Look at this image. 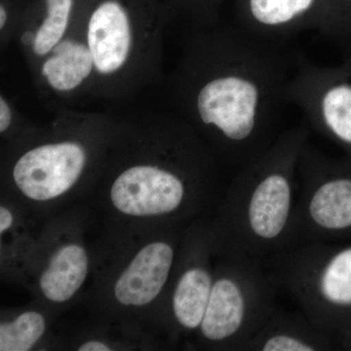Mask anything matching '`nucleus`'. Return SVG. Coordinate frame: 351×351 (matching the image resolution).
<instances>
[{
	"mask_svg": "<svg viewBox=\"0 0 351 351\" xmlns=\"http://www.w3.org/2000/svg\"><path fill=\"white\" fill-rule=\"evenodd\" d=\"M286 41L239 27L193 29L164 82L169 110L235 173L282 133L279 124L299 56Z\"/></svg>",
	"mask_w": 351,
	"mask_h": 351,
	"instance_id": "obj_1",
	"label": "nucleus"
},
{
	"mask_svg": "<svg viewBox=\"0 0 351 351\" xmlns=\"http://www.w3.org/2000/svg\"><path fill=\"white\" fill-rule=\"evenodd\" d=\"M311 130L302 119L235 173L215 228L219 246L263 261L287 248L298 167Z\"/></svg>",
	"mask_w": 351,
	"mask_h": 351,
	"instance_id": "obj_2",
	"label": "nucleus"
},
{
	"mask_svg": "<svg viewBox=\"0 0 351 351\" xmlns=\"http://www.w3.org/2000/svg\"><path fill=\"white\" fill-rule=\"evenodd\" d=\"M161 0H86L73 27L93 69L91 100H129L165 82Z\"/></svg>",
	"mask_w": 351,
	"mask_h": 351,
	"instance_id": "obj_3",
	"label": "nucleus"
},
{
	"mask_svg": "<svg viewBox=\"0 0 351 351\" xmlns=\"http://www.w3.org/2000/svg\"><path fill=\"white\" fill-rule=\"evenodd\" d=\"M43 129V138L25 147L11 167L21 193L32 200L54 199L84 177L93 160L95 145L115 135L119 119L107 112L62 108Z\"/></svg>",
	"mask_w": 351,
	"mask_h": 351,
	"instance_id": "obj_4",
	"label": "nucleus"
},
{
	"mask_svg": "<svg viewBox=\"0 0 351 351\" xmlns=\"http://www.w3.org/2000/svg\"><path fill=\"white\" fill-rule=\"evenodd\" d=\"M263 263L280 292L287 293L316 327L332 337L350 329L351 244H297Z\"/></svg>",
	"mask_w": 351,
	"mask_h": 351,
	"instance_id": "obj_5",
	"label": "nucleus"
},
{
	"mask_svg": "<svg viewBox=\"0 0 351 351\" xmlns=\"http://www.w3.org/2000/svg\"><path fill=\"white\" fill-rule=\"evenodd\" d=\"M218 253L199 332L207 343L241 351L276 311L281 292L263 260L219 244Z\"/></svg>",
	"mask_w": 351,
	"mask_h": 351,
	"instance_id": "obj_6",
	"label": "nucleus"
},
{
	"mask_svg": "<svg viewBox=\"0 0 351 351\" xmlns=\"http://www.w3.org/2000/svg\"><path fill=\"white\" fill-rule=\"evenodd\" d=\"M298 178L300 191L287 248L350 237V157L332 158L308 141L300 157Z\"/></svg>",
	"mask_w": 351,
	"mask_h": 351,
	"instance_id": "obj_7",
	"label": "nucleus"
},
{
	"mask_svg": "<svg viewBox=\"0 0 351 351\" xmlns=\"http://www.w3.org/2000/svg\"><path fill=\"white\" fill-rule=\"evenodd\" d=\"M287 100L301 110L311 129L341 145L351 158V58L329 66L299 54Z\"/></svg>",
	"mask_w": 351,
	"mask_h": 351,
	"instance_id": "obj_8",
	"label": "nucleus"
},
{
	"mask_svg": "<svg viewBox=\"0 0 351 351\" xmlns=\"http://www.w3.org/2000/svg\"><path fill=\"white\" fill-rule=\"evenodd\" d=\"M320 0H246L240 29L258 36L287 40L304 29H314L334 41L331 17Z\"/></svg>",
	"mask_w": 351,
	"mask_h": 351,
	"instance_id": "obj_9",
	"label": "nucleus"
},
{
	"mask_svg": "<svg viewBox=\"0 0 351 351\" xmlns=\"http://www.w3.org/2000/svg\"><path fill=\"white\" fill-rule=\"evenodd\" d=\"M86 0H29L15 40L29 71L36 68L68 34Z\"/></svg>",
	"mask_w": 351,
	"mask_h": 351,
	"instance_id": "obj_10",
	"label": "nucleus"
},
{
	"mask_svg": "<svg viewBox=\"0 0 351 351\" xmlns=\"http://www.w3.org/2000/svg\"><path fill=\"white\" fill-rule=\"evenodd\" d=\"M175 249L156 241L138 251L114 286V295L123 306H143L160 294L169 278Z\"/></svg>",
	"mask_w": 351,
	"mask_h": 351,
	"instance_id": "obj_11",
	"label": "nucleus"
},
{
	"mask_svg": "<svg viewBox=\"0 0 351 351\" xmlns=\"http://www.w3.org/2000/svg\"><path fill=\"white\" fill-rule=\"evenodd\" d=\"M218 247V239L213 230L202 249L198 247L197 256L191 258L189 265L182 269L178 277L172 295V311L176 322L182 329L195 331L199 329L202 323L215 279V271L208 263V255Z\"/></svg>",
	"mask_w": 351,
	"mask_h": 351,
	"instance_id": "obj_12",
	"label": "nucleus"
},
{
	"mask_svg": "<svg viewBox=\"0 0 351 351\" xmlns=\"http://www.w3.org/2000/svg\"><path fill=\"white\" fill-rule=\"evenodd\" d=\"M334 348V337L302 313L277 307L267 322L241 351H324Z\"/></svg>",
	"mask_w": 351,
	"mask_h": 351,
	"instance_id": "obj_13",
	"label": "nucleus"
},
{
	"mask_svg": "<svg viewBox=\"0 0 351 351\" xmlns=\"http://www.w3.org/2000/svg\"><path fill=\"white\" fill-rule=\"evenodd\" d=\"M88 272V257L82 247L64 245L51 258L40 277V289L49 301H68L82 287Z\"/></svg>",
	"mask_w": 351,
	"mask_h": 351,
	"instance_id": "obj_14",
	"label": "nucleus"
},
{
	"mask_svg": "<svg viewBox=\"0 0 351 351\" xmlns=\"http://www.w3.org/2000/svg\"><path fill=\"white\" fill-rule=\"evenodd\" d=\"M45 331V320L40 313L27 311L11 322L0 326V350L27 351L38 343Z\"/></svg>",
	"mask_w": 351,
	"mask_h": 351,
	"instance_id": "obj_15",
	"label": "nucleus"
},
{
	"mask_svg": "<svg viewBox=\"0 0 351 351\" xmlns=\"http://www.w3.org/2000/svg\"><path fill=\"white\" fill-rule=\"evenodd\" d=\"M172 18L186 21L189 31L208 29L217 24L216 2L218 0H161Z\"/></svg>",
	"mask_w": 351,
	"mask_h": 351,
	"instance_id": "obj_16",
	"label": "nucleus"
},
{
	"mask_svg": "<svg viewBox=\"0 0 351 351\" xmlns=\"http://www.w3.org/2000/svg\"><path fill=\"white\" fill-rule=\"evenodd\" d=\"M29 0H0V47L15 40L21 18Z\"/></svg>",
	"mask_w": 351,
	"mask_h": 351,
	"instance_id": "obj_17",
	"label": "nucleus"
},
{
	"mask_svg": "<svg viewBox=\"0 0 351 351\" xmlns=\"http://www.w3.org/2000/svg\"><path fill=\"white\" fill-rule=\"evenodd\" d=\"M27 122L23 117L22 112L18 110L15 104L7 97L3 91L0 93V134L8 135L16 130L29 131L32 127L27 125Z\"/></svg>",
	"mask_w": 351,
	"mask_h": 351,
	"instance_id": "obj_18",
	"label": "nucleus"
},
{
	"mask_svg": "<svg viewBox=\"0 0 351 351\" xmlns=\"http://www.w3.org/2000/svg\"><path fill=\"white\" fill-rule=\"evenodd\" d=\"M13 223L12 213L6 207L0 208V232L3 233L11 228Z\"/></svg>",
	"mask_w": 351,
	"mask_h": 351,
	"instance_id": "obj_19",
	"label": "nucleus"
},
{
	"mask_svg": "<svg viewBox=\"0 0 351 351\" xmlns=\"http://www.w3.org/2000/svg\"><path fill=\"white\" fill-rule=\"evenodd\" d=\"M80 351H110L112 348H108L106 343H101L98 341H87V343H83L78 348Z\"/></svg>",
	"mask_w": 351,
	"mask_h": 351,
	"instance_id": "obj_20",
	"label": "nucleus"
},
{
	"mask_svg": "<svg viewBox=\"0 0 351 351\" xmlns=\"http://www.w3.org/2000/svg\"><path fill=\"white\" fill-rule=\"evenodd\" d=\"M345 1L348 2V3L351 4V0H345ZM351 58V57H350Z\"/></svg>",
	"mask_w": 351,
	"mask_h": 351,
	"instance_id": "obj_21",
	"label": "nucleus"
}]
</instances>
